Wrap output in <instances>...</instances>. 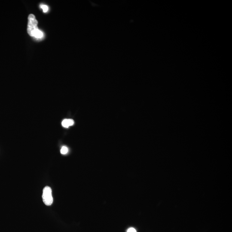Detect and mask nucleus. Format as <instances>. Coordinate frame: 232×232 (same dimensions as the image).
Here are the masks:
<instances>
[{"instance_id":"f257e3e1","label":"nucleus","mask_w":232,"mask_h":232,"mask_svg":"<svg viewBox=\"0 0 232 232\" xmlns=\"http://www.w3.org/2000/svg\"><path fill=\"white\" fill-rule=\"evenodd\" d=\"M37 21L35 16L30 14L28 17L27 32L29 35L36 38H40L43 37V33L37 27Z\"/></svg>"},{"instance_id":"f03ea898","label":"nucleus","mask_w":232,"mask_h":232,"mask_svg":"<svg viewBox=\"0 0 232 232\" xmlns=\"http://www.w3.org/2000/svg\"><path fill=\"white\" fill-rule=\"evenodd\" d=\"M42 199L44 203L47 206H50L53 203V198L52 194V190L50 187L46 186L43 190Z\"/></svg>"},{"instance_id":"7ed1b4c3","label":"nucleus","mask_w":232,"mask_h":232,"mask_svg":"<svg viewBox=\"0 0 232 232\" xmlns=\"http://www.w3.org/2000/svg\"><path fill=\"white\" fill-rule=\"evenodd\" d=\"M74 121L72 119H65L62 121V125L64 127L68 128L74 124Z\"/></svg>"},{"instance_id":"20e7f679","label":"nucleus","mask_w":232,"mask_h":232,"mask_svg":"<svg viewBox=\"0 0 232 232\" xmlns=\"http://www.w3.org/2000/svg\"><path fill=\"white\" fill-rule=\"evenodd\" d=\"M68 152V149L67 147L63 146L61 149V153L62 154H65Z\"/></svg>"},{"instance_id":"39448f33","label":"nucleus","mask_w":232,"mask_h":232,"mask_svg":"<svg viewBox=\"0 0 232 232\" xmlns=\"http://www.w3.org/2000/svg\"><path fill=\"white\" fill-rule=\"evenodd\" d=\"M40 7L43 9L44 12L46 13V12H47L48 10V7L47 5H42L40 6Z\"/></svg>"},{"instance_id":"423d86ee","label":"nucleus","mask_w":232,"mask_h":232,"mask_svg":"<svg viewBox=\"0 0 232 232\" xmlns=\"http://www.w3.org/2000/svg\"><path fill=\"white\" fill-rule=\"evenodd\" d=\"M127 232H137L136 229H134V228H130L128 230Z\"/></svg>"}]
</instances>
